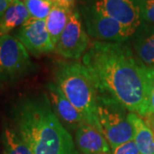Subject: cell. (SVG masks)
I'll use <instances>...</instances> for the list:
<instances>
[{"label":"cell","mask_w":154,"mask_h":154,"mask_svg":"<svg viewBox=\"0 0 154 154\" xmlns=\"http://www.w3.org/2000/svg\"><path fill=\"white\" fill-rule=\"evenodd\" d=\"M97 93L141 117L147 115V88L143 66L127 43L94 41L82 57Z\"/></svg>","instance_id":"6da1fadb"},{"label":"cell","mask_w":154,"mask_h":154,"mask_svg":"<svg viewBox=\"0 0 154 154\" xmlns=\"http://www.w3.org/2000/svg\"><path fill=\"white\" fill-rule=\"evenodd\" d=\"M12 120L14 130L33 154H81L45 94L18 102Z\"/></svg>","instance_id":"7a4b0ae2"},{"label":"cell","mask_w":154,"mask_h":154,"mask_svg":"<svg viewBox=\"0 0 154 154\" xmlns=\"http://www.w3.org/2000/svg\"><path fill=\"white\" fill-rule=\"evenodd\" d=\"M55 80L86 123L101 132L96 114L98 93L87 68L79 63L62 62L56 68Z\"/></svg>","instance_id":"3957f363"},{"label":"cell","mask_w":154,"mask_h":154,"mask_svg":"<svg viewBox=\"0 0 154 154\" xmlns=\"http://www.w3.org/2000/svg\"><path fill=\"white\" fill-rule=\"evenodd\" d=\"M127 110L113 99L97 95V119L101 133L112 150L134 140V130Z\"/></svg>","instance_id":"277c9868"},{"label":"cell","mask_w":154,"mask_h":154,"mask_svg":"<svg viewBox=\"0 0 154 154\" xmlns=\"http://www.w3.org/2000/svg\"><path fill=\"white\" fill-rule=\"evenodd\" d=\"M80 12L88 36L98 41L127 43L131 40L136 31L87 5L82 7Z\"/></svg>","instance_id":"5b68a950"},{"label":"cell","mask_w":154,"mask_h":154,"mask_svg":"<svg viewBox=\"0 0 154 154\" xmlns=\"http://www.w3.org/2000/svg\"><path fill=\"white\" fill-rule=\"evenodd\" d=\"M33 64L28 50L15 36H0V81L17 80L28 74Z\"/></svg>","instance_id":"8992f818"},{"label":"cell","mask_w":154,"mask_h":154,"mask_svg":"<svg viewBox=\"0 0 154 154\" xmlns=\"http://www.w3.org/2000/svg\"><path fill=\"white\" fill-rule=\"evenodd\" d=\"M88 47L89 38L83 25L81 12L78 9H75L69 17L55 51L66 59L75 60L84 56Z\"/></svg>","instance_id":"52a82bcc"},{"label":"cell","mask_w":154,"mask_h":154,"mask_svg":"<svg viewBox=\"0 0 154 154\" xmlns=\"http://www.w3.org/2000/svg\"><path fill=\"white\" fill-rule=\"evenodd\" d=\"M87 5L134 30L143 22L135 0H88Z\"/></svg>","instance_id":"ba28073f"},{"label":"cell","mask_w":154,"mask_h":154,"mask_svg":"<svg viewBox=\"0 0 154 154\" xmlns=\"http://www.w3.org/2000/svg\"><path fill=\"white\" fill-rule=\"evenodd\" d=\"M17 38L33 56L47 54L55 51L45 26V20L30 17L17 31Z\"/></svg>","instance_id":"9c48e42d"},{"label":"cell","mask_w":154,"mask_h":154,"mask_svg":"<svg viewBox=\"0 0 154 154\" xmlns=\"http://www.w3.org/2000/svg\"><path fill=\"white\" fill-rule=\"evenodd\" d=\"M48 99L57 117L70 128L77 129L86 122L77 109L69 102L58 86L49 82L46 86Z\"/></svg>","instance_id":"30bf717a"},{"label":"cell","mask_w":154,"mask_h":154,"mask_svg":"<svg viewBox=\"0 0 154 154\" xmlns=\"http://www.w3.org/2000/svg\"><path fill=\"white\" fill-rule=\"evenodd\" d=\"M131 40L137 60L146 68H154V25L142 22Z\"/></svg>","instance_id":"8fae6325"},{"label":"cell","mask_w":154,"mask_h":154,"mask_svg":"<svg viewBox=\"0 0 154 154\" xmlns=\"http://www.w3.org/2000/svg\"><path fill=\"white\" fill-rule=\"evenodd\" d=\"M75 142L83 154H112L103 134L88 123H83L76 129Z\"/></svg>","instance_id":"7c38bea8"},{"label":"cell","mask_w":154,"mask_h":154,"mask_svg":"<svg viewBox=\"0 0 154 154\" xmlns=\"http://www.w3.org/2000/svg\"><path fill=\"white\" fill-rule=\"evenodd\" d=\"M30 17L24 3L21 0H13L0 18V36L9 34L15 28L22 27Z\"/></svg>","instance_id":"4fadbf2b"},{"label":"cell","mask_w":154,"mask_h":154,"mask_svg":"<svg viewBox=\"0 0 154 154\" xmlns=\"http://www.w3.org/2000/svg\"><path fill=\"white\" fill-rule=\"evenodd\" d=\"M128 119L134 130V140L140 154H154V134L144 119L134 112L128 113Z\"/></svg>","instance_id":"5bb4252c"},{"label":"cell","mask_w":154,"mask_h":154,"mask_svg":"<svg viewBox=\"0 0 154 154\" xmlns=\"http://www.w3.org/2000/svg\"><path fill=\"white\" fill-rule=\"evenodd\" d=\"M69 17V14H68L62 7L58 5H54L45 19L46 29L55 48L59 41L61 34L66 27Z\"/></svg>","instance_id":"9a60e30c"},{"label":"cell","mask_w":154,"mask_h":154,"mask_svg":"<svg viewBox=\"0 0 154 154\" xmlns=\"http://www.w3.org/2000/svg\"><path fill=\"white\" fill-rule=\"evenodd\" d=\"M2 141L5 154H33L31 149L17 134L13 128H5Z\"/></svg>","instance_id":"2e32d148"},{"label":"cell","mask_w":154,"mask_h":154,"mask_svg":"<svg viewBox=\"0 0 154 154\" xmlns=\"http://www.w3.org/2000/svg\"><path fill=\"white\" fill-rule=\"evenodd\" d=\"M23 3L30 17L38 20H45L54 5L51 0H24Z\"/></svg>","instance_id":"e0dca14e"},{"label":"cell","mask_w":154,"mask_h":154,"mask_svg":"<svg viewBox=\"0 0 154 154\" xmlns=\"http://www.w3.org/2000/svg\"><path fill=\"white\" fill-rule=\"evenodd\" d=\"M142 22L154 25V0H135Z\"/></svg>","instance_id":"ac0fdd59"},{"label":"cell","mask_w":154,"mask_h":154,"mask_svg":"<svg viewBox=\"0 0 154 154\" xmlns=\"http://www.w3.org/2000/svg\"><path fill=\"white\" fill-rule=\"evenodd\" d=\"M147 88V115L154 114V68H146Z\"/></svg>","instance_id":"d6986e66"},{"label":"cell","mask_w":154,"mask_h":154,"mask_svg":"<svg viewBox=\"0 0 154 154\" xmlns=\"http://www.w3.org/2000/svg\"><path fill=\"white\" fill-rule=\"evenodd\" d=\"M112 154H140L135 141L132 140L116 146L112 150Z\"/></svg>","instance_id":"ffe728a7"},{"label":"cell","mask_w":154,"mask_h":154,"mask_svg":"<svg viewBox=\"0 0 154 154\" xmlns=\"http://www.w3.org/2000/svg\"><path fill=\"white\" fill-rule=\"evenodd\" d=\"M57 5H58L60 7H62L68 14L70 15L74 11V10L75 9V0H58Z\"/></svg>","instance_id":"44dd1931"},{"label":"cell","mask_w":154,"mask_h":154,"mask_svg":"<svg viewBox=\"0 0 154 154\" xmlns=\"http://www.w3.org/2000/svg\"><path fill=\"white\" fill-rule=\"evenodd\" d=\"M13 0H0V18L5 14L6 10L11 5Z\"/></svg>","instance_id":"7402d4cb"},{"label":"cell","mask_w":154,"mask_h":154,"mask_svg":"<svg viewBox=\"0 0 154 154\" xmlns=\"http://www.w3.org/2000/svg\"><path fill=\"white\" fill-rule=\"evenodd\" d=\"M143 118V117H142ZM144 121L148 125V127L152 129V131L154 134V114H149L144 116Z\"/></svg>","instance_id":"603a6c76"},{"label":"cell","mask_w":154,"mask_h":154,"mask_svg":"<svg viewBox=\"0 0 154 154\" xmlns=\"http://www.w3.org/2000/svg\"><path fill=\"white\" fill-rule=\"evenodd\" d=\"M57 1H58V0H51V2H52L54 5H57Z\"/></svg>","instance_id":"cb8c5ba5"}]
</instances>
